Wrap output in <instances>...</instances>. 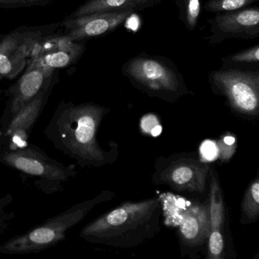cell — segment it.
<instances>
[{"mask_svg":"<svg viewBox=\"0 0 259 259\" xmlns=\"http://www.w3.org/2000/svg\"><path fill=\"white\" fill-rule=\"evenodd\" d=\"M110 111L108 107L92 102L61 101L44 135L54 148L81 168L103 167L116 162L119 155L116 142L112 141L110 148L104 150L98 141L101 122Z\"/></svg>","mask_w":259,"mask_h":259,"instance_id":"1","label":"cell"},{"mask_svg":"<svg viewBox=\"0 0 259 259\" xmlns=\"http://www.w3.org/2000/svg\"><path fill=\"white\" fill-rule=\"evenodd\" d=\"M162 216L160 196L127 201L86 225L79 236L91 243L116 248H135L160 233Z\"/></svg>","mask_w":259,"mask_h":259,"instance_id":"2","label":"cell"},{"mask_svg":"<svg viewBox=\"0 0 259 259\" xmlns=\"http://www.w3.org/2000/svg\"><path fill=\"white\" fill-rule=\"evenodd\" d=\"M115 198L112 191L104 190L98 195L73 204L69 209L17 235L0 245V253L27 254L39 253L64 240L68 230L79 224L96 206Z\"/></svg>","mask_w":259,"mask_h":259,"instance_id":"3","label":"cell"},{"mask_svg":"<svg viewBox=\"0 0 259 259\" xmlns=\"http://www.w3.org/2000/svg\"><path fill=\"white\" fill-rule=\"evenodd\" d=\"M122 72L133 87L165 102L192 94L176 65L164 57L142 53L124 63Z\"/></svg>","mask_w":259,"mask_h":259,"instance_id":"4","label":"cell"},{"mask_svg":"<svg viewBox=\"0 0 259 259\" xmlns=\"http://www.w3.org/2000/svg\"><path fill=\"white\" fill-rule=\"evenodd\" d=\"M0 163L18 171L24 180L31 179L46 195L61 192L77 174L74 165L66 166L54 160L34 144L15 151H0Z\"/></svg>","mask_w":259,"mask_h":259,"instance_id":"5","label":"cell"},{"mask_svg":"<svg viewBox=\"0 0 259 259\" xmlns=\"http://www.w3.org/2000/svg\"><path fill=\"white\" fill-rule=\"evenodd\" d=\"M166 222L174 224L182 256L189 255L207 245L209 233L208 203L187 201L184 198L165 194L160 195Z\"/></svg>","mask_w":259,"mask_h":259,"instance_id":"6","label":"cell"},{"mask_svg":"<svg viewBox=\"0 0 259 259\" xmlns=\"http://www.w3.org/2000/svg\"><path fill=\"white\" fill-rule=\"evenodd\" d=\"M210 163L197 153H179L160 156L154 162V186H166L174 192L188 195L205 192Z\"/></svg>","mask_w":259,"mask_h":259,"instance_id":"7","label":"cell"},{"mask_svg":"<svg viewBox=\"0 0 259 259\" xmlns=\"http://www.w3.org/2000/svg\"><path fill=\"white\" fill-rule=\"evenodd\" d=\"M212 92L223 97L234 114L247 119L259 115V71L222 68L208 74Z\"/></svg>","mask_w":259,"mask_h":259,"instance_id":"8","label":"cell"},{"mask_svg":"<svg viewBox=\"0 0 259 259\" xmlns=\"http://www.w3.org/2000/svg\"><path fill=\"white\" fill-rule=\"evenodd\" d=\"M54 84L42 89L4 128H0V151H15L28 145L30 135L48 104Z\"/></svg>","mask_w":259,"mask_h":259,"instance_id":"9","label":"cell"},{"mask_svg":"<svg viewBox=\"0 0 259 259\" xmlns=\"http://www.w3.org/2000/svg\"><path fill=\"white\" fill-rule=\"evenodd\" d=\"M210 25L209 44L218 45L230 39L250 40L259 37V7L215 14L207 20Z\"/></svg>","mask_w":259,"mask_h":259,"instance_id":"10","label":"cell"},{"mask_svg":"<svg viewBox=\"0 0 259 259\" xmlns=\"http://www.w3.org/2000/svg\"><path fill=\"white\" fill-rule=\"evenodd\" d=\"M54 69L37 64H30L25 73L7 92L8 101L0 118V128H4L13 116L37 94L54 84Z\"/></svg>","mask_w":259,"mask_h":259,"instance_id":"11","label":"cell"},{"mask_svg":"<svg viewBox=\"0 0 259 259\" xmlns=\"http://www.w3.org/2000/svg\"><path fill=\"white\" fill-rule=\"evenodd\" d=\"M209 233L207 242V259L225 258L227 249L226 205L219 176L210 165L209 172Z\"/></svg>","mask_w":259,"mask_h":259,"instance_id":"12","label":"cell"},{"mask_svg":"<svg viewBox=\"0 0 259 259\" xmlns=\"http://www.w3.org/2000/svg\"><path fill=\"white\" fill-rule=\"evenodd\" d=\"M133 12L95 13L63 21L64 34L72 41L78 42L110 34L121 26Z\"/></svg>","mask_w":259,"mask_h":259,"instance_id":"13","label":"cell"},{"mask_svg":"<svg viewBox=\"0 0 259 259\" xmlns=\"http://www.w3.org/2000/svg\"><path fill=\"white\" fill-rule=\"evenodd\" d=\"M162 0H87L67 19L109 12H137L153 8Z\"/></svg>","mask_w":259,"mask_h":259,"instance_id":"14","label":"cell"},{"mask_svg":"<svg viewBox=\"0 0 259 259\" xmlns=\"http://www.w3.org/2000/svg\"><path fill=\"white\" fill-rule=\"evenodd\" d=\"M84 49V45L72 41L64 35L56 49L30 62L29 65L34 63L54 70L62 69L75 63L82 55Z\"/></svg>","mask_w":259,"mask_h":259,"instance_id":"15","label":"cell"},{"mask_svg":"<svg viewBox=\"0 0 259 259\" xmlns=\"http://www.w3.org/2000/svg\"><path fill=\"white\" fill-rule=\"evenodd\" d=\"M25 31H15L0 41V81L17 76L16 53Z\"/></svg>","mask_w":259,"mask_h":259,"instance_id":"16","label":"cell"},{"mask_svg":"<svg viewBox=\"0 0 259 259\" xmlns=\"http://www.w3.org/2000/svg\"><path fill=\"white\" fill-rule=\"evenodd\" d=\"M259 218V177L256 176L245 190L241 203L240 223L242 225L256 222Z\"/></svg>","mask_w":259,"mask_h":259,"instance_id":"17","label":"cell"},{"mask_svg":"<svg viewBox=\"0 0 259 259\" xmlns=\"http://www.w3.org/2000/svg\"><path fill=\"white\" fill-rule=\"evenodd\" d=\"M201 0H176L180 20L189 31H195L201 14Z\"/></svg>","mask_w":259,"mask_h":259,"instance_id":"18","label":"cell"},{"mask_svg":"<svg viewBox=\"0 0 259 259\" xmlns=\"http://www.w3.org/2000/svg\"><path fill=\"white\" fill-rule=\"evenodd\" d=\"M259 0H208L204 5L206 12L213 14L242 10L258 2Z\"/></svg>","mask_w":259,"mask_h":259,"instance_id":"19","label":"cell"},{"mask_svg":"<svg viewBox=\"0 0 259 259\" xmlns=\"http://www.w3.org/2000/svg\"><path fill=\"white\" fill-rule=\"evenodd\" d=\"M222 63L224 68H229L233 65L257 64L259 63V45H254L224 57Z\"/></svg>","mask_w":259,"mask_h":259,"instance_id":"20","label":"cell"},{"mask_svg":"<svg viewBox=\"0 0 259 259\" xmlns=\"http://www.w3.org/2000/svg\"><path fill=\"white\" fill-rule=\"evenodd\" d=\"M218 149V158L222 162H227L236 151V137L230 133L224 134L216 142Z\"/></svg>","mask_w":259,"mask_h":259,"instance_id":"21","label":"cell"},{"mask_svg":"<svg viewBox=\"0 0 259 259\" xmlns=\"http://www.w3.org/2000/svg\"><path fill=\"white\" fill-rule=\"evenodd\" d=\"M13 195L7 194L0 198V237L5 233L10 227L12 221L16 217L14 212H10L7 207L13 202Z\"/></svg>","mask_w":259,"mask_h":259,"instance_id":"22","label":"cell"},{"mask_svg":"<svg viewBox=\"0 0 259 259\" xmlns=\"http://www.w3.org/2000/svg\"><path fill=\"white\" fill-rule=\"evenodd\" d=\"M200 156L203 160L210 163L212 160H215L218 157V149L216 142L213 141H206L201 146Z\"/></svg>","mask_w":259,"mask_h":259,"instance_id":"23","label":"cell"},{"mask_svg":"<svg viewBox=\"0 0 259 259\" xmlns=\"http://www.w3.org/2000/svg\"><path fill=\"white\" fill-rule=\"evenodd\" d=\"M51 0H0V7H16L38 5L51 2Z\"/></svg>","mask_w":259,"mask_h":259,"instance_id":"24","label":"cell"},{"mask_svg":"<svg viewBox=\"0 0 259 259\" xmlns=\"http://www.w3.org/2000/svg\"><path fill=\"white\" fill-rule=\"evenodd\" d=\"M1 93H2V90H1V89H0V95H1Z\"/></svg>","mask_w":259,"mask_h":259,"instance_id":"25","label":"cell"}]
</instances>
